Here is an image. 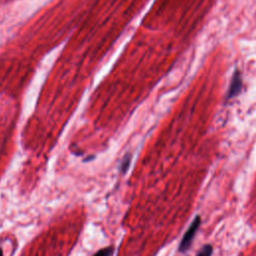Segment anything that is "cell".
Wrapping results in <instances>:
<instances>
[{"label":"cell","mask_w":256,"mask_h":256,"mask_svg":"<svg viewBox=\"0 0 256 256\" xmlns=\"http://www.w3.org/2000/svg\"><path fill=\"white\" fill-rule=\"evenodd\" d=\"M200 224H201V217L199 215H197L193 219V221L191 222L190 226L188 227V229L186 230L185 234L183 235V237L181 239V242L179 244L180 252H186L190 248L192 241L196 235V232L198 231V229L200 227Z\"/></svg>","instance_id":"1"},{"label":"cell","mask_w":256,"mask_h":256,"mask_svg":"<svg viewBox=\"0 0 256 256\" xmlns=\"http://www.w3.org/2000/svg\"><path fill=\"white\" fill-rule=\"evenodd\" d=\"M242 88V79H241V74L239 71H235V73L232 76L231 84L228 90V98H232L236 96Z\"/></svg>","instance_id":"2"},{"label":"cell","mask_w":256,"mask_h":256,"mask_svg":"<svg viewBox=\"0 0 256 256\" xmlns=\"http://www.w3.org/2000/svg\"><path fill=\"white\" fill-rule=\"evenodd\" d=\"M212 252H213L212 246L210 244H206L200 249V251L197 253L196 256H211Z\"/></svg>","instance_id":"3"},{"label":"cell","mask_w":256,"mask_h":256,"mask_svg":"<svg viewBox=\"0 0 256 256\" xmlns=\"http://www.w3.org/2000/svg\"><path fill=\"white\" fill-rule=\"evenodd\" d=\"M113 248L112 247H105L99 251H97L93 256H111L113 254Z\"/></svg>","instance_id":"4"},{"label":"cell","mask_w":256,"mask_h":256,"mask_svg":"<svg viewBox=\"0 0 256 256\" xmlns=\"http://www.w3.org/2000/svg\"><path fill=\"white\" fill-rule=\"evenodd\" d=\"M129 164H130V155H126V157L123 159L122 163H121V171L122 172H126L127 168L129 167Z\"/></svg>","instance_id":"5"},{"label":"cell","mask_w":256,"mask_h":256,"mask_svg":"<svg viewBox=\"0 0 256 256\" xmlns=\"http://www.w3.org/2000/svg\"><path fill=\"white\" fill-rule=\"evenodd\" d=\"M0 256H2V250L0 249Z\"/></svg>","instance_id":"6"}]
</instances>
